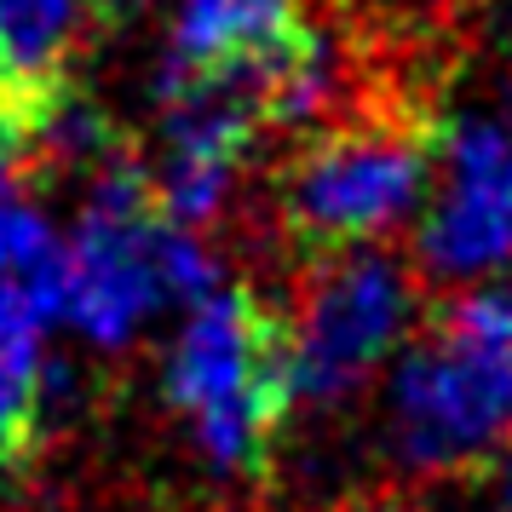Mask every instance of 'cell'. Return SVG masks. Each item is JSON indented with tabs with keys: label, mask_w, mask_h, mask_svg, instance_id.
<instances>
[{
	"label": "cell",
	"mask_w": 512,
	"mask_h": 512,
	"mask_svg": "<svg viewBox=\"0 0 512 512\" xmlns=\"http://www.w3.org/2000/svg\"><path fill=\"white\" fill-rule=\"evenodd\" d=\"M415 317V282L392 259L346 254L317 259L305 282L300 317H288V386L294 397L334 403L363 374L397 351Z\"/></svg>",
	"instance_id": "cell-5"
},
{
	"label": "cell",
	"mask_w": 512,
	"mask_h": 512,
	"mask_svg": "<svg viewBox=\"0 0 512 512\" xmlns=\"http://www.w3.org/2000/svg\"><path fill=\"white\" fill-rule=\"evenodd\" d=\"M81 0H0V70L29 116H52L70 93V52Z\"/></svg>",
	"instance_id": "cell-8"
},
{
	"label": "cell",
	"mask_w": 512,
	"mask_h": 512,
	"mask_svg": "<svg viewBox=\"0 0 512 512\" xmlns=\"http://www.w3.org/2000/svg\"><path fill=\"white\" fill-rule=\"evenodd\" d=\"M167 397L225 472H265L294 409L288 317L248 288L202 294L167 363Z\"/></svg>",
	"instance_id": "cell-1"
},
{
	"label": "cell",
	"mask_w": 512,
	"mask_h": 512,
	"mask_svg": "<svg viewBox=\"0 0 512 512\" xmlns=\"http://www.w3.org/2000/svg\"><path fill=\"white\" fill-rule=\"evenodd\" d=\"M443 133L449 127L432 116H380L311 139L277 185L282 236L294 254L317 265L397 225L443 156Z\"/></svg>",
	"instance_id": "cell-4"
},
{
	"label": "cell",
	"mask_w": 512,
	"mask_h": 512,
	"mask_svg": "<svg viewBox=\"0 0 512 512\" xmlns=\"http://www.w3.org/2000/svg\"><path fill=\"white\" fill-rule=\"evenodd\" d=\"M512 426V288L449 300L403 357L392 392V443L420 472L484 455Z\"/></svg>",
	"instance_id": "cell-2"
},
{
	"label": "cell",
	"mask_w": 512,
	"mask_h": 512,
	"mask_svg": "<svg viewBox=\"0 0 512 512\" xmlns=\"http://www.w3.org/2000/svg\"><path fill=\"white\" fill-rule=\"evenodd\" d=\"M213 294L208 254L173 225L150 173L133 162L98 167L87 213L64 254V305L93 340H127L162 300Z\"/></svg>",
	"instance_id": "cell-3"
},
{
	"label": "cell",
	"mask_w": 512,
	"mask_h": 512,
	"mask_svg": "<svg viewBox=\"0 0 512 512\" xmlns=\"http://www.w3.org/2000/svg\"><path fill=\"white\" fill-rule=\"evenodd\" d=\"M0 104H18V98H12V87H6V70H0ZM18 110H24V104H18ZM41 121V116H35Z\"/></svg>",
	"instance_id": "cell-12"
},
{
	"label": "cell",
	"mask_w": 512,
	"mask_h": 512,
	"mask_svg": "<svg viewBox=\"0 0 512 512\" xmlns=\"http://www.w3.org/2000/svg\"><path fill=\"white\" fill-rule=\"evenodd\" d=\"M334 512H415V507H403L392 495H363V501H346V507H334Z\"/></svg>",
	"instance_id": "cell-10"
},
{
	"label": "cell",
	"mask_w": 512,
	"mask_h": 512,
	"mask_svg": "<svg viewBox=\"0 0 512 512\" xmlns=\"http://www.w3.org/2000/svg\"><path fill=\"white\" fill-rule=\"evenodd\" d=\"M167 70H323L294 0H179Z\"/></svg>",
	"instance_id": "cell-7"
},
{
	"label": "cell",
	"mask_w": 512,
	"mask_h": 512,
	"mask_svg": "<svg viewBox=\"0 0 512 512\" xmlns=\"http://www.w3.org/2000/svg\"><path fill=\"white\" fill-rule=\"evenodd\" d=\"M507 512H512V466H507Z\"/></svg>",
	"instance_id": "cell-13"
},
{
	"label": "cell",
	"mask_w": 512,
	"mask_h": 512,
	"mask_svg": "<svg viewBox=\"0 0 512 512\" xmlns=\"http://www.w3.org/2000/svg\"><path fill=\"white\" fill-rule=\"evenodd\" d=\"M443 190L420 231V254L443 277L512 259V116H478L443 133Z\"/></svg>",
	"instance_id": "cell-6"
},
{
	"label": "cell",
	"mask_w": 512,
	"mask_h": 512,
	"mask_svg": "<svg viewBox=\"0 0 512 512\" xmlns=\"http://www.w3.org/2000/svg\"><path fill=\"white\" fill-rule=\"evenodd\" d=\"M87 6H93L98 18H121V12H133L139 0H87Z\"/></svg>",
	"instance_id": "cell-11"
},
{
	"label": "cell",
	"mask_w": 512,
	"mask_h": 512,
	"mask_svg": "<svg viewBox=\"0 0 512 512\" xmlns=\"http://www.w3.org/2000/svg\"><path fill=\"white\" fill-rule=\"evenodd\" d=\"M41 420V334L0 328V472L24 466Z\"/></svg>",
	"instance_id": "cell-9"
}]
</instances>
